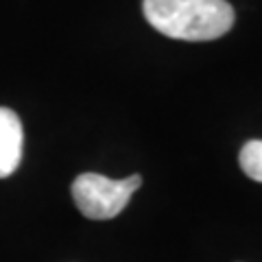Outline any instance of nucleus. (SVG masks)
Masks as SVG:
<instances>
[{
  "label": "nucleus",
  "instance_id": "obj_3",
  "mask_svg": "<svg viewBox=\"0 0 262 262\" xmlns=\"http://www.w3.org/2000/svg\"><path fill=\"white\" fill-rule=\"evenodd\" d=\"M24 131L20 116L9 107H0V179L15 173L22 162Z\"/></svg>",
  "mask_w": 262,
  "mask_h": 262
},
{
  "label": "nucleus",
  "instance_id": "obj_2",
  "mask_svg": "<svg viewBox=\"0 0 262 262\" xmlns=\"http://www.w3.org/2000/svg\"><path fill=\"white\" fill-rule=\"evenodd\" d=\"M142 186L140 175L110 179L98 173H81L72 182V199L79 212L92 221H110L127 208L134 192Z\"/></svg>",
  "mask_w": 262,
  "mask_h": 262
},
{
  "label": "nucleus",
  "instance_id": "obj_1",
  "mask_svg": "<svg viewBox=\"0 0 262 262\" xmlns=\"http://www.w3.org/2000/svg\"><path fill=\"white\" fill-rule=\"evenodd\" d=\"M142 11L155 31L184 42L219 39L234 27L227 0H144Z\"/></svg>",
  "mask_w": 262,
  "mask_h": 262
},
{
  "label": "nucleus",
  "instance_id": "obj_4",
  "mask_svg": "<svg viewBox=\"0 0 262 262\" xmlns=\"http://www.w3.org/2000/svg\"><path fill=\"white\" fill-rule=\"evenodd\" d=\"M241 168L253 182L262 184V140H249L243 144L238 155Z\"/></svg>",
  "mask_w": 262,
  "mask_h": 262
}]
</instances>
